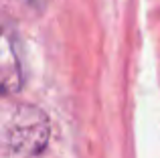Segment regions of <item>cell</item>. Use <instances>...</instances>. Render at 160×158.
<instances>
[{
    "mask_svg": "<svg viewBox=\"0 0 160 158\" xmlns=\"http://www.w3.org/2000/svg\"><path fill=\"white\" fill-rule=\"evenodd\" d=\"M0 85L4 95L18 91L22 85V67L16 51V39L8 27L2 32V47H0Z\"/></svg>",
    "mask_w": 160,
    "mask_h": 158,
    "instance_id": "7a4b0ae2",
    "label": "cell"
},
{
    "mask_svg": "<svg viewBox=\"0 0 160 158\" xmlns=\"http://www.w3.org/2000/svg\"><path fill=\"white\" fill-rule=\"evenodd\" d=\"M2 146L20 156H35L47 148L51 126L41 107L32 103H6L2 110Z\"/></svg>",
    "mask_w": 160,
    "mask_h": 158,
    "instance_id": "6da1fadb",
    "label": "cell"
}]
</instances>
